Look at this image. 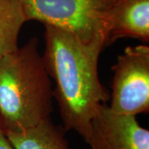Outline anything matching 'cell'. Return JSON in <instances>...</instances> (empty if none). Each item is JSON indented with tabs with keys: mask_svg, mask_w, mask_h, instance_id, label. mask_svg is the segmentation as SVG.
I'll return each instance as SVG.
<instances>
[{
	"mask_svg": "<svg viewBox=\"0 0 149 149\" xmlns=\"http://www.w3.org/2000/svg\"><path fill=\"white\" fill-rule=\"evenodd\" d=\"M45 26L42 56L48 74L56 83L53 97L57 102L65 131H74L87 143L91 123L97 112L109 100L101 84L98 65L104 36L84 42L73 34Z\"/></svg>",
	"mask_w": 149,
	"mask_h": 149,
	"instance_id": "obj_1",
	"label": "cell"
},
{
	"mask_svg": "<svg viewBox=\"0 0 149 149\" xmlns=\"http://www.w3.org/2000/svg\"><path fill=\"white\" fill-rule=\"evenodd\" d=\"M52 97L36 37L0 60V124L4 132H22L50 118Z\"/></svg>",
	"mask_w": 149,
	"mask_h": 149,
	"instance_id": "obj_2",
	"label": "cell"
},
{
	"mask_svg": "<svg viewBox=\"0 0 149 149\" xmlns=\"http://www.w3.org/2000/svg\"><path fill=\"white\" fill-rule=\"evenodd\" d=\"M27 21L35 20L68 32L84 42L105 40L107 23L117 0H20Z\"/></svg>",
	"mask_w": 149,
	"mask_h": 149,
	"instance_id": "obj_3",
	"label": "cell"
},
{
	"mask_svg": "<svg viewBox=\"0 0 149 149\" xmlns=\"http://www.w3.org/2000/svg\"><path fill=\"white\" fill-rule=\"evenodd\" d=\"M112 70L113 77L109 108L123 115L136 116L148 112V46L126 47Z\"/></svg>",
	"mask_w": 149,
	"mask_h": 149,
	"instance_id": "obj_4",
	"label": "cell"
},
{
	"mask_svg": "<svg viewBox=\"0 0 149 149\" xmlns=\"http://www.w3.org/2000/svg\"><path fill=\"white\" fill-rule=\"evenodd\" d=\"M91 149H149V131L136 116L123 115L103 104L91 123Z\"/></svg>",
	"mask_w": 149,
	"mask_h": 149,
	"instance_id": "obj_5",
	"label": "cell"
},
{
	"mask_svg": "<svg viewBox=\"0 0 149 149\" xmlns=\"http://www.w3.org/2000/svg\"><path fill=\"white\" fill-rule=\"evenodd\" d=\"M123 37L148 42L149 0H117L112 7L107 23L105 47Z\"/></svg>",
	"mask_w": 149,
	"mask_h": 149,
	"instance_id": "obj_6",
	"label": "cell"
},
{
	"mask_svg": "<svg viewBox=\"0 0 149 149\" xmlns=\"http://www.w3.org/2000/svg\"><path fill=\"white\" fill-rule=\"evenodd\" d=\"M64 131L48 118L22 132L5 133L14 149H72Z\"/></svg>",
	"mask_w": 149,
	"mask_h": 149,
	"instance_id": "obj_7",
	"label": "cell"
},
{
	"mask_svg": "<svg viewBox=\"0 0 149 149\" xmlns=\"http://www.w3.org/2000/svg\"><path fill=\"white\" fill-rule=\"evenodd\" d=\"M27 18L20 0H0V60L18 48V37Z\"/></svg>",
	"mask_w": 149,
	"mask_h": 149,
	"instance_id": "obj_8",
	"label": "cell"
},
{
	"mask_svg": "<svg viewBox=\"0 0 149 149\" xmlns=\"http://www.w3.org/2000/svg\"><path fill=\"white\" fill-rule=\"evenodd\" d=\"M0 149H14L0 124Z\"/></svg>",
	"mask_w": 149,
	"mask_h": 149,
	"instance_id": "obj_9",
	"label": "cell"
}]
</instances>
